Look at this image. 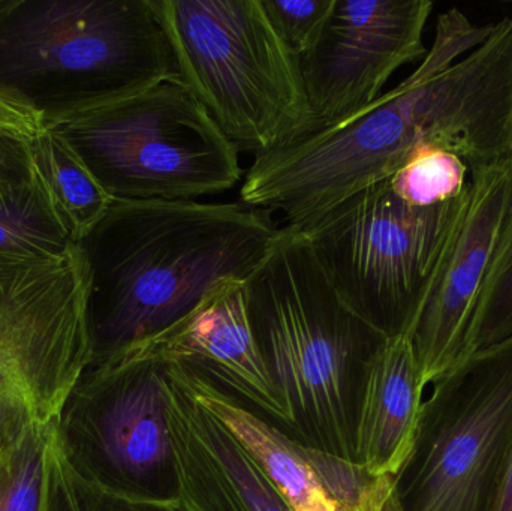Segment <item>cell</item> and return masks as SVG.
Returning a JSON list of instances; mask_svg holds the SVG:
<instances>
[{
    "mask_svg": "<svg viewBox=\"0 0 512 511\" xmlns=\"http://www.w3.org/2000/svg\"><path fill=\"white\" fill-rule=\"evenodd\" d=\"M279 230L243 201H113L75 243L89 273L93 360L156 341L222 282L246 281Z\"/></svg>",
    "mask_w": 512,
    "mask_h": 511,
    "instance_id": "1",
    "label": "cell"
},
{
    "mask_svg": "<svg viewBox=\"0 0 512 511\" xmlns=\"http://www.w3.org/2000/svg\"><path fill=\"white\" fill-rule=\"evenodd\" d=\"M249 320L286 413L283 434L303 449L355 464L358 404L385 339L343 302L303 231L280 228L246 279Z\"/></svg>",
    "mask_w": 512,
    "mask_h": 511,
    "instance_id": "2",
    "label": "cell"
},
{
    "mask_svg": "<svg viewBox=\"0 0 512 511\" xmlns=\"http://www.w3.org/2000/svg\"><path fill=\"white\" fill-rule=\"evenodd\" d=\"M179 80L152 0H0V93L44 119Z\"/></svg>",
    "mask_w": 512,
    "mask_h": 511,
    "instance_id": "3",
    "label": "cell"
},
{
    "mask_svg": "<svg viewBox=\"0 0 512 511\" xmlns=\"http://www.w3.org/2000/svg\"><path fill=\"white\" fill-rule=\"evenodd\" d=\"M179 81L237 150L283 149L315 129L300 59L261 0H152Z\"/></svg>",
    "mask_w": 512,
    "mask_h": 511,
    "instance_id": "4",
    "label": "cell"
},
{
    "mask_svg": "<svg viewBox=\"0 0 512 511\" xmlns=\"http://www.w3.org/2000/svg\"><path fill=\"white\" fill-rule=\"evenodd\" d=\"M113 201H197L243 179L239 150L179 80L45 123Z\"/></svg>",
    "mask_w": 512,
    "mask_h": 511,
    "instance_id": "5",
    "label": "cell"
},
{
    "mask_svg": "<svg viewBox=\"0 0 512 511\" xmlns=\"http://www.w3.org/2000/svg\"><path fill=\"white\" fill-rule=\"evenodd\" d=\"M468 200L469 186L448 203L411 206L387 179L297 228L352 312L384 338H409Z\"/></svg>",
    "mask_w": 512,
    "mask_h": 511,
    "instance_id": "6",
    "label": "cell"
},
{
    "mask_svg": "<svg viewBox=\"0 0 512 511\" xmlns=\"http://www.w3.org/2000/svg\"><path fill=\"white\" fill-rule=\"evenodd\" d=\"M92 362L89 273L78 245L51 257L0 255V446L59 420Z\"/></svg>",
    "mask_w": 512,
    "mask_h": 511,
    "instance_id": "7",
    "label": "cell"
},
{
    "mask_svg": "<svg viewBox=\"0 0 512 511\" xmlns=\"http://www.w3.org/2000/svg\"><path fill=\"white\" fill-rule=\"evenodd\" d=\"M393 477L400 511H492L512 452V338L454 363Z\"/></svg>",
    "mask_w": 512,
    "mask_h": 511,
    "instance_id": "8",
    "label": "cell"
},
{
    "mask_svg": "<svg viewBox=\"0 0 512 511\" xmlns=\"http://www.w3.org/2000/svg\"><path fill=\"white\" fill-rule=\"evenodd\" d=\"M57 425L75 464L93 479L134 497L177 501L165 359L152 342L93 360Z\"/></svg>",
    "mask_w": 512,
    "mask_h": 511,
    "instance_id": "9",
    "label": "cell"
},
{
    "mask_svg": "<svg viewBox=\"0 0 512 511\" xmlns=\"http://www.w3.org/2000/svg\"><path fill=\"white\" fill-rule=\"evenodd\" d=\"M432 0H334L321 32L300 56L315 129L372 104L394 72L423 60Z\"/></svg>",
    "mask_w": 512,
    "mask_h": 511,
    "instance_id": "10",
    "label": "cell"
},
{
    "mask_svg": "<svg viewBox=\"0 0 512 511\" xmlns=\"http://www.w3.org/2000/svg\"><path fill=\"white\" fill-rule=\"evenodd\" d=\"M469 177L465 212L409 335L424 387L465 356L478 297L512 206V165Z\"/></svg>",
    "mask_w": 512,
    "mask_h": 511,
    "instance_id": "11",
    "label": "cell"
},
{
    "mask_svg": "<svg viewBox=\"0 0 512 511\" xmlns=\"http://www.w3.org/2000/svg\"><path fill=\"white\" fill-rule=\"evenodd\" d=\"M165 399L182 511H294L234 435L201 405L182 366L167 359Z\"/></svg>",
    "mask_w": 512,
    "mask_h": 511,
    "instance_id": "12",
    "label": "cell"
},
{
    "mask_svg": "<svg viewBox=\"0 0 512 511\" xmlns=\"http://www.w3.org/2000/svg\"><path fill=\"white\" fill-rule=\"evenodd\" d=\"M167 360L203 377L283 432L286 413L252 333L246 281L228 279L176 329L150 341Z\"/></svg>",
    "mask_w": 512,
    "mask_h": 511,
    "instance_id": "13",
    "label": "cell"
},
{
    "mask_svg": "<svg viewBox=\"0 0 512 511\" xmlns=\"http://www.w3.org/2000/svg\"><path fill=\"white\" fill-rule=\"evenodd\" d=\"M408 336L385 339L367 368L355 428V464L370 477H394L414 446L424 395Z\"/></svg>",
    "mask_w": 512,
    "mask_h": 511,
    "instance_id": "14",
    "label": "cell"
},
{
    "mask_svg": "<svg viewBox=\"0 0 512 511\" xmlns=\"http://www.w3.org/2000/svg\"><path fill=\"white\" fill-rule=\"evenodd\" d=\"M182 369L201 405L234 435L292 510L324 511L328 494L306 450L200 375Z\"/></svg>",
    "mask_w": 512,
    "mask_h": 511,
    "instance_id": "15",
    "label": "cell"
},
{
    "mask_svg": "<svg viewBox=\"0 0 512 511\" xmlns=\"http://www.w3.org/2000/svg\"><path fill=\"white\" fill-rule=\"evenodd\" d=\"M33 167L72 243L80 242L107 215L113 200L75 150L53 129L29 141Z\"/></svg>",
    "mask_w": 512,
    "mask_h": 511,
    "instance_id": "16",
    "label": "cell"
},
{
    "mask_svg": "<svg viewBox=\"0 0 512 511\" xmlns=\"http://www.w3.org/2000/svg\"><path fill=\"white\" fill-rule=\"evenodd\" d=\"M71 245L36 170L32 182L0 195V255L51 257Z\"/></svg>",
    "mask_w": 512,
    "mask_h": 511,
    "instance_id": "17",
    "label": "cell"
},
{
    "mask_svg": "<svg viewBox=\"0 0 512 511\" xmlns=\"http://www.w3.org/2000/svg\"><path fill=\"white\" fill-rule=\"evenodd\" d=\"M44 511H182L177 501L123 494L81 470L54 426L45 465Z\"/></svg>",
    "mask_w": 512,
    "mask_h": 511,
    "instance_id": "18",
    "label": "cell"
},
{
    "mask_svg": "<svg viewBox=\"0 0 512 511\" xmlns=\"http://www.w3.org/2000/svg\"><path fill=\"white\" fill-rule=\"evenodd\" d=\"M56 423L27 426L0 446V511H44L47 449Z\"/></svg>",
    "mask_w": 512,
    "mask_h": 511,
    "instance_id": "19",
    "label": "cell"
},
{
    "mask_svg": "<svg viewBox=\"0 0 512 511\" xmlns=\"http://www.w3.org/2000/svg\"><path fill=\"white\" fill-rule=\"evenodd\" d=\"M512 338V206L499 234L474 320L465 356Z\"/></svg>",
    "mask_w": 512,
    "mask_h": 511,
    "instance_id": "20",
    "label": "cell"
},
{
    "mask_svg": "<svg viewBox=\"0 0 512 511\" xmlns=\"http://www.w3.org/2000/svg\"><path fill=\"white\" fill-rule=\"evenodd\" d=\"M469 168L456 153L421 149L390 177L394 194L415 207L456 200L469 186Z\"/></svg>",
    "mask_w": 512,
    "mask_h": 511,
    "instance_id": "21",
    "label": "cell"
},
{
    "mask_svg": "<svg viewBox=\"0 0 512 511\" xmlns=\"http://www.w3.org/2000/svg\"><path fill=\"white\" fill-rule=\"evenodd\" d=\"M265 15L286 47L300 59L321 32L334 0H261Z\"/></svg>",
    "mask_w": 512,
    "mask_h": 511,
    "instance_id": "22",
    "label": "cell"
},
{
    "mask_svg": "<svg viewBox=\"0 0 512 511\" xmlns=\"http://www.w3.org/2000/svg\"><path fill=\"white\" fill-rule=\"evenodd\" d=\"M35 176L29 141L0 132V195L27 185Z\"/></svg>",
    "mask_w": 512,
    "mask_h": 511,
    "instance_id": "23",
    "label": "cell"
},
{
    "mask_svg": "<svg viewBox=\"0 0 512 511\" xmlns=\"http://www.w3.org/2000/svg\"><path fill=\"white\" fill-rule=\"evenodd\" d=\"M44 129V119L36 111L0 93V132L30 141Z\"/></svg>",
    "mask_w": 512,
    "mask_h": 511,
    "instance_id": "24",
    "label": "cell"
},
{
    "mask_svg": "<svg viewBox=\"0 0 512 511\" xmlns=\"http://www.w3.org/2000/svg\"><path fill=\"white\" fill-rule=\"evenodd\" d=\"M351 511H400L393 477H370L352 503Z\"/></svg>",
    "mask_w": 512,
    "mask_h": 511,
    "instance_id": "25",
    "label": "cell"
},
{
    "mask_svg": "<svg viewBox=\"0 0 512 511\" xmlns=\"http://www.w3.org/2000/svg\"><path fill=\"white\" fill-rule=\"evenodd\" d=\"M492 511H512V452Z\"/></svg>",
    "mask_w": 512,
    "mask_h": 511,
    "instance_id": "26",
    "label": "cell"
},
{
    "mask_svg": "<svg viewBox=\"0 0 512 511\" xmlns=\"http://www.w3.org/2000/svg\"><path fill=\"white\" fill-rule=\"evenodd\" d=\"M324 511H351V507L343 504L342 501L336 500V498L328 495L327 503H325Z\"/></svg>",
    "mask_w": 512,
    "mask_h": 511,
    "instance_id": "27",
    "label": "cell"
}]
</instances>
